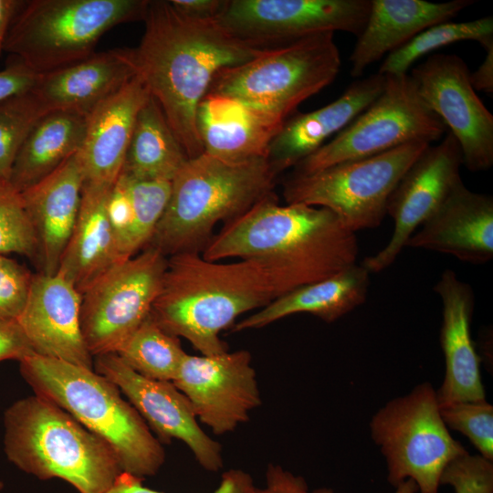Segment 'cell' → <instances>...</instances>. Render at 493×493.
<instances>
[{
	"instance_id": "obj_1",
	"label": "cell",
	"mask_w": 493,
	"mask_h": 493,
	"mask_svg": "<svg viewBox=\"0 0 493 493\" xmlns=\"http://www.w3.org/2000/svg\"><path fill=\"white\" fill-rule=\"evenodd\" d=\"M140 44L127 48L135 74L160 105L188 158L204 152L197 108L218 71L245 63L268 47L242 39L215 18L194 19L170 1H149Z\"/></svg>"
},
{
	"instance_id": "obj_2",
	"label": "cell",
	"mask_w": 493,
	"mask_h": 493,
	"mask_svg": "<svg viewBox=\"0 0 493 493\" xmlns=\"http://www.w3.org/2000/svg\"><path fill=\"white\" fill-rule=\"evenodd\" d=\"M310 282L274 260H207L187 251L167 257L150 315L167 332L187 340L202 355L227 351L220 333L242 314Z\"/></svg>"
},
{
	"instance_id": "obj_3",
	"label": "cell",
	"mask_w": 493,
	"mask_h": 493,
	"mask_svg": "<svg viewBox=\"0 0 493 493\" xmlns=\"http://www.w3.org/2000/svg\"><path fill=\"white\" fill-rule=\"evenodd\" d=\"M202 252L211 261L274 260L312 283L356 264L359 245L356 233L330 210L304 204L280 205L271 193L226 223Z\"/></svg>"
},
{
	"instance_id": "obj_4",
	"label": "cell",
	"mask_w": 493,
	"mask_h": 493,
	"mask_svg": "<svg viewBox=\"0 0 493 493\" xmlns=\"http://www.w3.org/2000/svg\"><path fill=\"white\" fill-rule=\"evenodd\" d=\"M278 173L268 159L227 161L202 152L171 181L165 210L148 245L165 257L200 252L219 222L238 217L272 193Z\"/></svg>"
},
{
	"instance_id": "obj_5",
	"label": "cell",
	"mask_w": 493,
	"mask_h": 493,
	"mask_svg": "<svg viewBox=\"0 0 493 493\" xmlns=\"http://www.w3.org/2000/svg\"><path fill=\"white\" fill-rule=\"evenodd\" d=\"M35 394L56 404L113 449L123 473L144 479L158 473L164 449L120 389L106 377L35 352L19 361Z\"/></svg>"
},
{
	"instance_id": "obj_6",
	"label": "cell",
	"mask_w": 493,
	"mask_h": 493,
	"mask_svg": "<svg viewBox=\"0 0 493 493\" xmlns=\"http://www.w3.org/2000/svg\"><path fill=\"white\" fill-rule=\"evenodd\" d=\"M4 426L7 459L38 479H62L79 493H104L122 473L107 442L40 395L11 404Z\"/></svg>"
},
{
	"instance_id": "obj_7",
	"label": "cell",
	"mask_w": 493,
	"mask_h": 493,
	"mask_svg": "<svg viewBox=\"0 0 493 493\" xmlns=\"http://www.w3.org/2000/svg\"><path fill=\"white\" fill-rule=\"evenodd\" d=\"M150 0H28L16 16L4 52L37 74L83 61L112 27L144 19Z\"/></svg>"
},
{
	"instance_id": "obj_8",
	"label": "cell",
	"mask_w": 493,
	"mask_h": 493,
	"mask_svg": "<svg viewBox=\"0 0 493 493\" xmlns=\"http://www.w3.org/2000/svg\"><path fill=\"white\" fill-rule=\"evenodd\" d=\"M341 65L334 33L317 34L221 69L206 94L235 99L286 121L300 103L337 78Z\"/></svg>"
},
{
	"instance_id": "obj_9",
	"label": "cell",
	"mask_w": 493,
	"mask_h": 493,
	"mask_svg": "<svg viewBox=\"0 0 493 493\" xmlns=\"http://www.w3.org/2000/svg\"><path fill=\"white\" fill-rule=\"evenodd\" d=\"M369 425L386 462L387 481L393 488L411 479L419 493H439L446 467L467 453L445 425L436 390L428 382L387 402Z\"/></svg>"
},
{
	"instance_id": "obj_10",
	"label": "cell",
	"mask_w": 493,
	"mask_h": 493,
	"mask_svg": "<svg viewBox=\"0 0 493 493\" xmlns=\"http://www.w3.org/2000/svg\"><path fill=\"white\" fill-rule=\"evenodd\" d=\"M430 143L414 141L362 159L341 163L284 184L287 204L324 207L350 231L377 227L396 184Z\"/></svg>"
},
{
	"instance_id": "obj_11",
	"label": "cell",
	"mask_w": 493,
	"mask_h": 493,
	"mask_svg": "<svg viewBox=\"0 0 493 493\" xmlns=\"http://www.w3.org/2000/svg\"><path fill=\"white\" fill-rule=\"evenodd\" d=\"M446 131L420 97L409 73L385 76L378 98L346 128L298 163L293 174L312 173L414 141L431 144Z\"/></svg>"
},
{
	"instance_id": "obj_12",
	"label": "cell",
	"mask_w": 493,
	"mask_h": 493,
	"mask_svg": "<svg viewBox=\"0 0 493 493\" xmlns=\"http://www.w3.org/2000/svg\"><path fill=\"white\" fill-rule=\"evenodd\" d=\"M166 266L167 257L147 246L114 265L81 295L80 328L92 357L116 353L149 316Z\"/></svg>"
},
{
	"instance_id": "obj_13",
	"label": "cell",
	"mask_w": 493,
	"mask_h": 493,
	"mask_svg": "<svg viewBox=\"0 0 493 493\" xmlns=\"http://www.w3.org/2000/svg\"><path fill=\"white\" fill-rule=\"evenodd\" d=\"M371 0H226L217 22L235 36L272 47L321 33H362Z\"/></svg>"
},
{
	"instance_id": "obj_14",
	"label": "cell",
	"mask_w": 493,
	"mask_h": 493,
	"mask_svg": "<svg viewBox=\"0 0 493 493\" xmlns=\"http://www.w3.org/2000/svg\"><path fill=\"white\" fill-rule=\"evenodd\" d=\"M428 108L456 138L464 165L480 172L493 165V115L470 82V71L456 54H435L411 74Z\"/></svg>"
},
{
	"instance_id": "obj_15",
	"label": "cell",
	"mask_w": 493,
	"mask_h": 493,
	"mask_svg": "<svg viewBox=\"0 0 493 493\" xmlns=\"http://www.w3.org/2000/svg\"><path fill=\"white\" fill-rule=\"evenodd\" d=\"M464 165L459 143L449 131L435 145H429L404 173L393 193L387 207L393 221L388 243L361 263L370 273L389 267L429 215L461 181Z\"/></svg>"
},
{
	"instance_id": "obj_16",
	"label": "cell",
	"mask_w": 493,
	"mask_h": 493,
	"mask_svg": "<svg viewBox=\"0 0 493 493\" xmlns=\"http://www.w3.org/2000/svg\"><path fill=\"white\" fill-rule=\"evenodd\" d=\"M173 383L188 398L198 421L215 435L234 431L261 404L251 354L246 350L186 353Z\"/></svg>"
},
{
	"instance_id": "obj_17",
	"label": "cell",
	"mask_w": 493,
	"mask_h": 493,
	"mask_svg": "<svg viewBox=\"0 0 493 493\" xmlns=\"http://www.w3.org/2000/svg\"><path fill=\"white\" fill-rule=\"evenodd\" d=\"M93 367L124 393L163 441H182L207 471L223 467L220 444L203 430L190 401L173 382L143 377L117 353L93 357Z\"/></svg>"
},
{
	"instance_id": "obj_18",
	"label": "cell",
	"mask_w": 493,
	"mask_h": 493,
	"mask_svg": "<svg viewBox=\"0 0 493 493\" xmlns=\"http://www.w3.org/2000/svg\"><path fill=\"white\" fill-rule=\"evenodd\" d=\"M135 75L127 48L96 52L79 63L37 74L33 85L16 99L34 122L54 112L87 118Z\"/></svg>"
},
{
	"instance_id": "obj_19",
	"label": "cell",
	"mask_w": 493,
	"mask_h": 493,
	"mask_svg": "<svg viewBox=\"0 0 493 493\" xmlns=\"http://www.w3.org/2000/svg\"><path fill=\"white\" fill-rule=\"evenodd\" d=\"M81 294L68 280L33 274L26 306L16 320L35 353L93 370L80 328Z\"/></svg>"
},
{
	"instance_id": "obj_20",
	"label": "cell",
	"mask_w": 493,
	"mask_h": 493,
	"mask_svg": "<svg viewBox=\"0 0 493 493\" xmlns=\"http://www.w3.org/2000/svg\"><path fill=\"white\" fill-rule=\"evenodd\" d=\"M409 238L406 246L481 265L493 258V198L459 181Z\"/></svg>"
},
{
	"instance_id": "obj_21",
	"label": "cell",
	"mask_w": 493,
	"mask_h": 493,
	"mask_svg": "<svg viewBox=\"0 0 493 493\" xmlns=\"http://www.w3.org/2000/svg\"><path fill=\"white\" fill-rule=\"evenodd\" d=\"M434 290L443 305L439 341L445 357V376L436 390L438 404L485 400L480 358L470 332L475 307L473 289L455 271L446 269Z\"/></svg>"
},
{
	"instance_id": "obj_22",
	"label": "cell",
	"mask_w": 493,
	"mask_h": 493,
	"mask_svg": "<svg viewBox=\"0 0 493 493\" xmlns=\"http://www.w3.org/2000/svg\"><path fill=\"white\" fill-rule=\"evenodd\" d=\"M150 93L135 75L86 118L77 152L83 183L112 185L120 176L137 114Z\"/></svg>"
},
{
	"instance_id": "obj_23",
	"label": "cell",
	"mask_w": 493,
	"mask_h": 493,
	"mask_svg": "<svg viewBox=\"0 0 493 493\" xmlns=\"http://www.w3.org/2000/svg\"><path fill=\"white\" fill-rule=\"evenodd\" d=\"M384 84L385 76L370 75L352 82L326 106L289 117L269 145L267 159L276 173L295 167L346 128L378 98Z\"/></svg>"
},
{
	"instance_id": "obj_24",
	"label": "cell",
	"mask_w": 493,
	"mask_h": 493,
	"mask_svg": "<svg viewBox=\"0 0 493 493\" xmlns=\"http://www.w3.org/2000/svg\"><path fill=\"white\" fill-rule=\"evenodd\" d=\"M474 0H371L365 26L350 56V74L360 78L366 68L396 50L425 28L450 21Z\"/></svg>"
},
{
	"instance_id": "obj_25",
	"label": "cell",
	"mask_w": 493,
	"mask_h": 493,
	"mask_svg": "<svg viewBox=\"0 0 493 493\" xmlns=\"http://www.w3.org/2000/svg\"><path fill=\"white\" fill-rule=\"evenodd\" d=\"M285 123L232 98L206 94L196 112L204 152L227 161L268 158L269 145Z\"/></svg>"
},
{
	"instance_id": "obj_26",
	"label": "cell",
	"mask_w": 493,
	"mask_h": 493,
	"mask_svg": "<svg viewBox=\"0 0 493 493\" xmlns=\"http://www.w3.org/2000/svg\"><path fill=\"white\" fill-rule=\"evenodd\" d=\"M82 185L76 152L48 176L21 192L37 237L40 272L57 273L77 221Z\"/></svg>"
},
{
	"instance_id": "obj_27",
	"label": "cell",
	"mask_w": 493,
	"mask_h": 493,
	"mask_svg": "<svg viewBox=\"0 0 493 493\" xmlns=\"http://www.w3.org/2000/svg\"><path fill=\"white\" fill-rule=\"evenodd\" d=\"M112 185L83 183L77 221L56 273L81 295L120 263L107 214Z\"/></svg>"
},
{
	"instance_id": "obj_28",
	"label": "cell",
	"mask_w": 493,
	"mask_h": 493,
	"mask_svg": "<svg viewBox=\"0 0 493 493\" xmlns=\"http://www.w3.org/2000/svg\"><path fill=\"white\" fill-rule=\"evenodd\" d=\"M370 272L357 263L326 278L296 288L236 322L231 331L264 328L288 316L309 313L325 322L336 321L367 298Z\"/></svg>"
},
{
	"instance_id": "obj_29",
	"label": "cell",
	"mask_w": 493,
	"mask_h": 493,
	"mask_svg": "<svg viewBox=\"0 0 493 493\" xmlns=\"http://www.w3.org/2000/svg\"><path fill=\"white\" fill-rule=\"evenodd\" d=\"M87 119L72 112H54L39 119L24 140L9 183L19 192L40 182L80 148Z\"/></svg>"
},
{
	"instance_id": "obj_30",
	"label": "cell",
	"mask_w": 493,
	"mask_h": 493,
	"mask_svg": "<svg viewBox=\"0 0 493 493\" xmlns=\"http://www.w3.org/2000/svg\"><path fill=\"white\" fill-rule=\"evenodd\" d=\"M188 156L151 95L139 110L121 173L140 181H172Z\"/></svg>"
},
{
	"instance_id": "obj_31",
	"label": "cell",
	"mask_w": 493,
	"mask_h": 493,
	"mask_svg": "<svg viewBox=\"0 0 493 493\" xmlns=\"http://www.w3.org/2000/svg\"><path fill=\"white\" fill-rule=\"evenodd\" d=\"M148 379L173 382L186 352L178 337L164 330L149 314L116 352Z\"/></svg>"
},
{
	"instance_id": "obj_32",
	"label": "cell",
	"mask_w": 493,
	"mask_h": 493,
	"mask_svg": "<svg viewBox=\"0 0 493 493\" xmlns=\"http://www.w3.org/2000/svg\"><path fill=\"white\" fill-rule=\"evenodd\" d=\"M467 40L477 41L484 48L492 45L493 17L433 25L387 55L377 73L383 76L407 74L409 68L423 56L449 44Z\"/></svg>"
},
{
	"instance_id": "obj_33",
	"label": "cell",
	"mask_w": 493,
	"mask_h": 493,
	"mask_svg": "<svg viewBox=\"0 0 493 493\" xmlns=\"http://www.w3.org/2000/svg\"><path fill=\"white\" fill-rule=\"evenodd\" d=\"M124 176L129 186L132 218L118 248L120 262L134 257L148 246L171 193L170 181H140Z\"/></svg>"
},
{
	"instance_id": "obj_34",
	"label": "cell",
	"mask_w": 493,
	"mask_h": 493,
	"mask_svg": "<svg viewBox=\"0 0 493 493\" xmlns=\"http://www.w3.org/2000/svg\"><path fill=\"white\" fill-rule=\"evenodd\" d=\"M16 253L38 259V243L21 192L0 181V255Z\"/></svg>"
},
{
	"instance_id": "obj_35",
	"label": "cell",
	"mask_w": 493,
	"mask_h": 493,
	"mask_svg": "<svg viewBox=\"0 0 493 493\" xmlns=\"http://www.w3.org/2000/svg\"><path fill=\"white\" fill-rule=\"evenodd\" d=\"M448 429L465 435L484 458L493 461V405L487 400L439 405Z\"/></svg>"
},
{
	"instance_id": "obj_36",
	"label": "cell",
	"mask_w": 493,
	"mask_h": 493,
	"mask_svg": "<svg viewBox=\"0 0 493 493\" xmlns=\"http://www.w3.org/2000/svg\"><path fill=\"white\" fill-rule=\"evenodd\" d=\"M440 485L450 486L455 493H493V461L467 452L446 467Z\"/></svg>"
},
{
	"instance_id": "obj_37",
	"label": "cell",
	"mask_w": 493,
	"mask_h": 493,
	"mask_svg": "<svg viewBox=\"0 0 493 493\" xmlns=\"http://www.w3.org/2000/svg\"><path fill=\"white\" fill-rule=\"evenodd\" d=\"M35 123L15 96L0 103V181H9L16 154Z\"/></svg>"
},
{
	"instance_id": "obj_38",
	"label": "cell",
	"mask_w": 493,
	"mask_h": 493,
	"mask_svg": "<svg viewBox=\"0 0 493 493\" xmlns=\"http://www.w3.org/2000/svg\"><path fill=\"white\" fill-rule=\"evenodd\" d=\"M33 274L23 265L0 255V320H16L30 290Z\"/></svg>"
},
{
	"instance_id": "obj_39",
	"label": "cell",
	"mask_w": 493,
	"mask_h": 493,
	"mask_svg": "<svg viewBox=\"0 0 493 493\" xmlns=\"http://www.w3.org/2000/svg\"><path fill=\"white\" fill-rule=\"evenodd\" d=\"M142 478L121 473L112 487L104 493H163L143 486ZM256 485L252 477L239 468H231L221 477L213 493H253Z\"/></svg>"
},
{
	"instance_id": "obj_40",
	"label": "cell",
	"mask_w": 493,
	"mask_h": 493,
	"mask_svg": "<svg viewBox=\"0 0 493 493\" xmlns=\"http://www.w3.org/2000/svg\"><path fill=\"white\" fill-rule=\"evenodd\" d=\"M107 214L114 234L118 255L119 246L123 240L132 218L128 182L121 173L110 189L107 202Z\"/></svg>"
},
{
	"instance_id": "obj_41",
	"label": "cell",
	"mask_w": 493,
	"mask_h": 493,
	"mask_svg": "<svg viewBox=\"0 0 493 493\" xmlns=\"http://www.w3.org/2000/svg\"><path fill=\"white\" fill-rule=\"evenodd\" d=\"M253 493H334L327 487L310 489L305 478L295 475L277 464H268L265 473V485L255 487Z\"/></svg>"
},
{
	"instance_id": "obj_42",
	"label": "cell",
	"mask_w": 493,
	"mask_h": 493,
	"mask_svg": "<svg viewBox=\"0 0 493 493\" xmlns=\"http://www.w3.org/2000/svg\"><path fill=\"white\" fill-rule=\"evenodd\" d=\"M37 77V74L20 59L9 56L5 67L0 70V103L26 91Z\"/></svg>"
},
{
	"instance_id": "obj_43",
	"label": "cell",
	"mask_w": 493,
	"mask_h": 493,
	"mask_svg": "<svg viewBox=\"0 0 493 493\" xmlns=\"http://www.w3.org/2000/svg\"><path fill=\"white\" fill-rule=\"evenodd\" d=\"M32 347L16 320H0V362L21 361L33 353Z\"/></svg>"
},
{
	"instance_id": "obj_44",
	"label": "cell",
	"mask_w": 493,
	"mask_h": 493,
	"mask_svg": "<svg viewBox=\"0 0 493 493\" xmlns=\"http://www.w3.org/2000/svg\"><path fill=\"white\" fill-rule=\"evenodd\" d=\"M181 15L194 19L215 18L223 10L226 0H170Z\"/></svg>"
},
{
	"instance_id": "obj_45",
	"label": "cell",
	"mask_w": 493,
	"mask_h": 493,
	"mask_svg": "<svg viewBox=\"0 0 493 493\" xmlns=\"http://www.w3.org/2000/svg\"><path fill=\"white\" fill-rule=\"evenodd\" d=\"M486 57L476 71L470 72V82L476 91L493 93V44L484 48Z\"/></svg>"
},
{
	"instance_id": "obj_46",
	"label": "cell",
	"mask_w": 493,
	"mask_h": 493,
	"mask_svg": "<svg viewBox=\"0 0 493 493\" xmlns=\"http://www.w3.org/2000/svg\"><path fill=\"white\" fill-rule=\"evenodd\" d=\"M24 4V0H0V57L11 25Z\"/></svg>"
},
{
	"instance_id": "obj_47",
	"label": "cell",
	"mask_w": 493,
	"mask_h": 493,
	"mask_svg": "<svg viewBox=\"0 0 493 493\" xmlns=\"http://www.w3.org/2000/svg\"><path fill=\"white\" fill-rule=\"evenodd\" d=\"M394 488H395L394 493H417L418 492V488L415 483L411 479H407L404 481L403 483H401Z\"/></svg>"
},
{
	"instance_id": "obj_48",
	"label": "cell",
	"mask_w": 493,
	"mask_h": 493,
	"mask_svg": "<svg viewBox=\"0 0 493 493\" xmlns=\"http://www.w3.org/2000/svg\"><path fill=\"white\" fill-rule=\"evenodd\" d=\"M3 488H4V483L2 480H0V491L3 489Z\"/></svg>"
}]
</instances>
